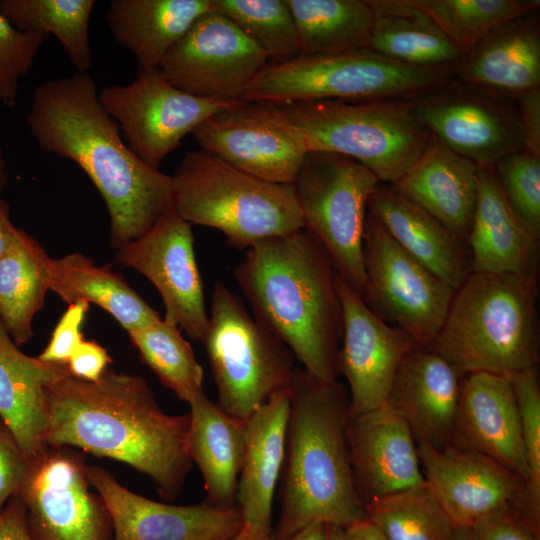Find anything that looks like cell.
Returning a JSON list of instances; mask_svg holds the SVG:
<instances>
[{
  "mask_svg": "<svg viewBox=\"0 0 540 540\" xmlns=\"http://www.w3.org/2000/svg\"><path fill=\"white\" fill-rule=\"evenodd\" d=\"M69 373L66 364L24 354L0 319V419L30 461L47 448V384Z\"/></svg>",
  "mask_w": 540,
  "mask_h": 540,
  "instance_id": "f1b7e54d",
  "label": "cell"
},
{
  "mask_svg": "<svg viewBox=\"0 0 540 540\" xmlns=\"http://www.w3.org/2000/svg\"><path fill=\"white\" fill-rule=\"evenodd\" d=\"M480 168L434 134L413 167L390 187L467 243L479 189Z\"/></svg>",
  "mask_w": 540,
  "mask_h": 540,
  "instance_id": "d4e9b609",
  "label": "cell"
},
{
  "mask_svg": "<svg viewBox=\"0 0 540 540\" xmlns=\"http://www.w3.org/2000/svg\"><path fill=\"white\" fill-rule=\"evenodd\" d=\"M515 217L540 239V156L526 150L510 154L492 168Z\"/></svg>",
  "mask_w": 540,
  "mask_h": 540,
  "instance_id": "b9f144b4",
  "label": "cell"
},
{
  "mask_svg": "<svg viewBox=\"0 0 540 540\" xmlns=\"http://www.w3.org/2000/svg\"><path fill=\"white\" fill-rule=\"evenodd\" d=\"M455 67L402 64L370 48L268 62L241 100L284 105L312 100L413 99L451 81Z\"/></svg>",
  "mask_w": 540,
  "mask_h": 540,
  "instance_id": "52a82bcc",
  "label": "cell"
},
{
  "mask_svg": "<svg viewBox=\"0 0 540 540\" xmlns=\"http://www.w3.org/2000/svg\"><path fill=\"white\" fill-rule=\"evenodd\" d=\"M18 230L11 221L8 203L0 195V261L14 243Z\"/></svg>",
  "mask_w": 540,
  "mask_h": 540,
  "instance_id": "f907efd6",
  "label": "cell"
},
{
  "mask_svg": "<svg viewBox=\"0 0 540 540\" xmlns=\"http://www.w3.org/2000/svg\"><path fill=\"white\" fill-rule=\"evenodd\" d=\"M48 447H72L147 475L163 500H176L192 467L190 414L159 406L139 375L107 369L92 382L67 375L47 384Z\"/></svg>",
  "mask_w": 540,
  "mask_h": 540,
  "instance_id": "7a4b0ae2",
  "label": "cell"
},
{
  "mask_svg": "<svg viewBox=\"0 0 540 540\" xmlns=\"http://www.w3.org/2000/svg\"><path fill=\"white\" fill-rule=\"evenodd\" d=\"M226 540H251L245 536H243L240 532L233 538L226 539Z\"/></svg>",
  "mask_w": 540,
  "mask_h": 540,
  "instance_id": "6f0895ef",
  "label": "cell"
},
{
  "mask_svg": "<svg viewBox=\"0 0 540 540\" xmlns=\"http://www.w3.org/2000/svg\"><path fill=\"white\" fill-rule=\"evenodd\" d=\"M48 276L49 289L64 302L93 303L108 312L127 332L162 318L119 273L109 266H97L80 253L51 258Z\"/></svg>",
  "mask_w": 540,
  "mask_h": 540,
  "instance_id": "d6a6232c",
  "label": "cell"
},
{
  "mask_svg": "<svg viewBox=\"0 0 540 540\" xmlns=\"http://www.w3.org/2000/svg\"><path fill=\"white\" fill-rule=\"evenodd\" d=\"M279 106L300 129L309 151L350 157L390 185L413 167L431 134L416 117L411 99H330Z\"/></svg>",
  "mask_w": 540,
  "mask_h": 540,
  "instance_id": "ba28073f",
  "label": "cell"
},
{
  "mask_svg": "<svg viewBox=\"0 0 540 540\" xmlns=\"http://www.w3.org/2000/svg\"><path fill=\"white\" fill-rule=\"evenodd\" d=\"M98 98L119 125L130 150L157 169L186 135L235 103L190 95L173 86L159 69L137 70L134 81L104 86Z\"/></svg>",
  "mask_w": 540,
  "mask_h": 540,
  "instance_id": "4fadbf2b",
  "label": "cell"
},
{
  "mask_svg": "<svg viewBox=\"0 0 540 540\" xmlns=\"http://www.w3.org/2000/svg\"><path fill=\"white\" fill-rule=\"evenodd\" d=\"M455 73L466 85L510 98L540 87L538 11L493 29L464 56Z\"/></svg>",
  "mask_w": 540,
  "mask_h": 540,
  "instance_id": "484cf974",
  "label": "cell"
},
{
  "mask_svg": "<svg viewBox=\"0 0 540 540\" xmlns=\"http://www.w3.org/2000/svg\"><path fill=\"white\" fill-rule=\"evenodd\" d=\"M118 263L145 276L158 290L164 320L191 339H203L209 322L191 225L174 208L141 237L116 249Z\"/></svg>",
  "mask_w": 540,
  "mask_h": 540,
  "instance_id": "e0dca14e",
  "label": "cell"
},
{
  "mask_svg": "<svg viewBox=\"0 0 540 540\" xmlns=\"http://www.w3.org/2000/svg\"><path fill=\"white\" fill-rule=\"evenodd\" d=\"M461 376L433 347L418 346L399 366L385 404L409 426L417 444H452Z\"/></svg>",
  "mask_w": 540,
  "mask_h": 540,
  "instance_id": "cb8c5ba5",
  "label": "cell"
},
{
  "mask_svg": "<svg viewBox=\"0 0 540 540\" xmlns=\"http://www.w3.org/2000/svg\"><path fill=\"white\" fill-rule=\"evenodd\" d=\"M88 309L87 302L70 303L53 330L47 346L37 358L46 363L67 364L75 349L84 340L81 328Z\"/></svg>",
  "mask_w": 540,
  "mask_h": 540,
  "instance_id": "ee69618b",
  "label": "cell"
},
{
  "mask_svg": "<svg viewBox=\"0 0 540 540\" xmlns=\"http://www.w3.org/2000/svg\"><path fill=\"white\" fill-rule=\"evenodd\" d=\"M467 244L471 273L537 279L539 240L513 214L492 168L479 172L478 196Z\"/></svg>",
  "mask_w": 540,
  "mask_h": 540,
  "instance_id": "4316f807",
  "label": "cell"
},
{
  "mask_svg": "<svg viewBox=\"0 0 540 540\" xmlns=\"http://www.w3.org/2000/svg\"><path fill=\"white\" fill-rule=\"evenodd\" d=\"M367 209L400 247L455 291L471 273L467 243L390 186L379 183Z\"/></svg>",
  "mask_w": 540,
  "mask_h": 540,
  "instance_id": "83f0119b",
  "label": "cell"
},
{
  "mask_svg": "<svg viewBox=\"0 0 540 540\" xmlns=\"http://www.w3.org/2000/svg\"><path fill=\"white\" fill-rule=\"evenodd\" d=\"M268 63L265 54L215 8L198 18L169 50L159 71L178 89L231 103Z\"/></svg>",
  "mask_w": 540,
  "mask_h": 540,
  "instance_id": "2e32d148",
  "label": "cell"
},
{
  "mask_svg": "<svg viewBox=\"0 0 540 540\" xmlns=\"http://www.w3.org/2000/svg\"><path fill=\"white\" fill-rule=\"evenodd\" d=\"M453 540H474L471 529L457 527L454 533Z\"/></svg>",
  "mask_w": 540,
  "mask_h": 540,
  "instance_id": "9f6ffc18",
  "label": "cell"
},
{
  "mask_svg": "<svg viewBox=\"0 0 540 540\" xmlns=\"http://www.w3.org/2000/svg\"><path fill=\"white\" fill-rule=\"evenodd\" d=\"M30 468V460L0 419V511L17 495Z\"/></svg>",
  "mask_w": 540,
  "mask_h": 540,
  "instance_id": "bcb514c9",
  "label": "cell"
},
{
  "mask_svg": "<svg viewBox=\"0 0 540 540\" xmlns=\"http://www.w3.org/2000/svg\"><path fill=\"white\" fill-rule=\"evenodd\" d=\"M335 273L305 229L256 243L233 271L254 318L326 382L337 381L342 337Z\"/></svg>",
  "mask_w": 540,
  "mask_h": 540,
  "instance_id": "3957f363",
  "label": "cell"
},
{
  "mask_svg": "<svg viewBox=\"0 0 540 540\" xmlns=\"http://www.w3.org/2000/svg\"><path fill=\"white\" fill-rule=\"evenodd\" d=\"M188 453L203 477L206 502L236 507V489L244 454L245 421L223 411L204 391L189 403Z\"/></svg>",
  "mask_w": 540,
  "mask_h": 540,
  "instance_id": "4dcf8cb0",
  "label": "cell"
},
{
  "mask_svg": "<svg viewBox=\"0 0 540 540\" xmlns=\"http://www.w3.org/2000/svg\"><path fill=\"white\" fill-rule=\"evenodd\" d=\"M201 150L260 179L292 185L308 146L279 105L239 100L194 131Z\"/></svg>",
  "mask_w": 540,
  "mask_h": 540,
  "instance_id": "5bb4252c",
  "label": "cell"
},
{
  "mask_svg": "<svg viewBox=\"0 0 540 540\" xmlns=\"http://www.w3.org/2000/svg\"><path fill=\"white\" fill-rule=\"evenodd\" d=\"M425 481L454 526L471 528L496 509L515 504L525 481L491 458L448 445L417 444Z\"/></svg>",
  "mask_w": 540,
  "mask_h": 540,
  "instance_id": "ffe728a7",
  "label": "cell"
},
{
  "mask_svg": "<svg viewBox=\"0 0 540 540\" xmlns=\"http://www.w3.org/2000/svg\"><path fill=\"white\" fill-rule=\"evenodd\" d=\"M517 403L528 479L514 504L530 527L539 535L540 529V384L537 367L507 376Z\"/></svg>",
  "mask_w": 540,
  "mask_h": 540,
  "instance_id": "60d3db41",
  "label": "cell"
},
{
  "mask_svg": "<svg viewBox=\"0 0 540 540\" xmlns=\"http://www.w3.org/2000/svg\"><path fill=\"white\" fill-rule=\"evenodd\" d=\"M108 351L94 340H83L67 362L69 373L87 381H98L111 362Z\"/></svg>",
  "mask_w": 540,
  "mask_h": 540,
  "instance_id": "7dc6e473",
  "label": "cell"
},
{
  "mask_svg": "<svg viewBox=\"0 0 540 540\" xmlns=\"http://www.w3.org/2000/svg\"><path fill=\"white\" fill-rule=\"evenodd\" d=\"M451 445L491 458L526 484L520 415L508 377L477 372L461 378Z\"/></svg>",
  "mask_w": 540,
  "mask_h": 540,
  "instance_id": "7402d4cb",
  "label": "cell"
},
{
  "mask_svg": "<svg viewBox=\"0 0 540 540\" xmlns=\"http://www.w3.org/2000/svg\"><path fill=\"white\" fill-rule=\"evenodd\" d=\"M379 180L356 160L308 151L293 182L304 229L327 253L335 272L360 295L365 284L363 234Z\"/></svg>",
  "mask_w": 540,
  "mask_h": 540,
  "instance_id": "30bf717a",
  "label": "cell"
},
{
  "mask_svg": "<svg viewBox=\"0 0 540 540\" xmlns=\"http://www.w3.org/2000/svg\"><path fill=\"white\" fill-rule=\"evenodd\" d=\"M511 99L449 81L411 100L430 133L480 169H488L524 150L518 108Z\"/></svg>",
  "mask_w": 540,
  "mask_h": 540,
  "instance_id": "9a60e30c",
  "label": "cell"
},
{
  "mask_svg": "<svg viewBox=\"0 0 540 540\" xmlns=\"http://www.w3.org/2000/svg\"><path fill=\"white\" fill-rule=\"evenodd\" d=\"M346 433L354 484L363 505L425 480L411 430L388 405L349 415Z\"/></svg>",
  "mask_w": 540,
  "mask_h": 540,
  "instance_id": "44dd1931",
  "label": "cell"
},
{
  "mask_svg": "<svg viewBox=\"0 0 540 540\" xmlns=\"http://www.w3.org/2000/svg\"><path fill=\"white\" fill-rule=\"evenodd\" d=\"M536 279L470 273L455 291L432 347L461 376H509L537 367Z\"/></svg>",
  "mask_w": 540,
  "mask_h": 540,
  "instance_id": "5b68a950",
  "label": "cell"
},
{
  "mask_svg": "<svg viewBox=\"0 0 540 540\" xmlns=\"http://www.w3.org/2000/svg\"><path fill=\"white\" fill-rule=\"evenodd\" d=\"M26 121L40 149L75 162L93 182L109 213L111 247L141 237L173 208L172 177L130 150L87 72L37 85Z\"/></svg>",
  "mask_w": 540,
  "mask_h": 540,
  "instance_id": "6da1fadb",
  "label": "cell"
},
{
  "mask_svg": "<svg viewBox=\"0 0 540 540\" xmlns=\"http://www.w3.org/2000/svg\"><path fill=\"white\" fill-rule=\"evenodd\" d=\"M86 474L110 513L113 540H226L242 529L237 507L158 502L130 491L103 467L87 464Z\"/></svg>",
  "mask_w": 540,
  "mask_h": 540,
  "instance_id": "d6986e66",
  "label": "cell"
},
{
  "mask_svg": "<svg viewBox=\"0 0 540 540\" xmlns=\"http://www.w3.org/2000/svg\"><path fill=\"white\" fill-rule=\"evenodd\" d=\"M50 257L23 229L0 261V319L16 345L33 336L32 321L49 289Z\"/></svg>",
  "mask_w": 540,
  "mask_h": 540,
  "instance_id": "836d02e7",
  "label": "cell"
},
{
  "mask_svg": "<svg viewBox=\"0 0 540 540\" xmlns=\"http://www.w3.org/2000/svg\"><path fill=\"white\" fill-rule=\"evenodd\" d=\"M84 452L48 447L30 468L18 493L33 540H113L107 506L86 474Z\"/></svg>",
  "mask_w": 540,
  "mask_h": 540,
  "instance_id": "7c38bea8",
  "label": "cell"
},
{
  "mask_svg": "<svg viewBox=\"0 0 540 540\" xmlns=\"http://www.w3.org/2000/svg\"><path fill=\"white\" fill-rule=\"evenodd\" d=\"M287 540H327V525L323 523L311 524Z\"/></svg>",
  "mask_w": 540,
  "mask_h": 540,
  "instance_id": "f5cc1de1",
  "label": "cell"
},
{
  "mask_svg": "<svg viewBox=\"0 0 540 540\" xmlns=\"http://www.w3.org/2000/svg\"><path fill=\"white\" fill-rule=\"evenodd\" d=\"M335 285L342 310L337 367L347 381L353 415L385 404L399 366L419 345L406 331L378 317L337 273Z\"/></svg>",
  "mask_w": 540,
  "mask_h": 540,
  "instance_id": "ac0fdd59",
  "label": "cell"
},
{
  "mask_svg": "<svg viewBox=\"0 0 540 540\" xmlns=\"http://www.w3.org/2000/svg\"><path fill=\"white\" fill-rule=\"evenodd\" d=\"M8 182V173H7V164L6 159L3 153V150L0 146V194L5 188Z\"/></svg>",
  "mask_w": 540,
  "mask_h": 540,
  "instance_id": "db71d44e",
  "label": "cell"
},
{
  "mask_svg": "<svg viewBox=\"0 0 540 540\" xmlns=\"http://www.w3.org/2000/svg\"><path fill=\"white\" fill-rule=\"evenodd\" d=\"M93 0H0V10L21 31L54 35L76 72L93 62L89 22Z\"/></svg>",
  "mask_w": 540,
  "mask_h": 540,
  "instance_id": "d590c367",
  "label": "cell"
},
{
  "mask_svg": "<svg viewBox=\"0 0 540 540\" xmlns=\"http://www.w3.org/2000/svg\"><path fill=\"white\" fill-rule=\"evenodd\" d=\"M470 529L474 540H539L513 504L487 514Z\"/></svg>",
  "mask_w": 540,
  "mask_h": 540,
  "instance_id": "f6af8a7d",
  "label": "cell"
},
{
  "mask_svg": "<svg viewBox=\"0 0 540 540\" xmlns=\"http://www.w3.org/2000/svg\"><path fill=\"white\" fill-rule=\"evenodd\" d=\"M289 410L287 388L245 420L235 504L243 522L240 533L251 540H271L273 498L285 456Z\"/></svg>",
  "mask_w": 540,
  "mask_h": 540,
  "instance_id": "603a6c76",
  "label": "cell"
},
{
  "mask_svg": "<svg viewBox=\"0 0 540 540\" xmlns=\"http://www.w3.org/2000/svg\"><path fill=\"white\" fill-rule=\"evenodd\" d=\"M213 0H113L106 22L114 39L136 58L138 70H158L169 50Z\"/></svg>",
  "mask_w": 540,
  "mask_h": 540,
  "instance_id": "f546056e",
  "label": "cell"
},
{
  "mask_svg": "<svg viewBox=\"0 0 540 540\" xmlns=\"http://www.w3.org/2000/svg\"><path fill=\"white\" fill-rule=\"evenodd\" d=\"M267 57L281 62L300 54L296 25L286 0H213Z\"/></svg>",
  "mask_w": 540,
  "mask_h": 540,
  "instance_id": "ab89813d",
  "label": "cell"
},
{
  "mask_svg": "<svg viewBox=\"0 0 540 540\" xmlns=\"http://www.w3.org/2000/svg\"><path fill=\"white\" fill-rule=\"evenodd\" d=\"M201 343L217 388V404L227 414L245 421L272 395L289 387L296 368L293 353L223 282L213 286Z\"/></svg>",
  "mask_w": 540,
  "mask_h": 540,
  "instance_id": "9c48e42d",
  "label": "cell"
},
{
  "mask_svg": "<svg viewBox=\"0 0 540 540\" xmlns=\"http://www.w3.org/2000/svg\"><path fill=\"white\" fill-rule=\"evenodd\" d=\"M294 19L299 55L369 48L374 20L368 0H286Z\"/></svg>",
  "mask_w": 540,
  "mask_h": 540,
  "instance_id": "e575fe53",
  "label": "cell"
},
{
  "mask_svg": "<svg viewBox=\"0 0 540 540\" xmlns=\"http://www.w3.org/2000/svg\"><path fill=\"white\" fill-rule=\"evenodd\" d=\"M0 540H33L21 497L12 496L0 511Z\"/></svg>",
  "mask_w": 540,
  "mask_h": 540,
  "instance_id": "681fc988",
  "label": "cell"
},
{
  "mask_svg": "<svg viewBox=\"0 0 540 540\" xmlns=\"http://www.w3.org/2000/svg\"><path fill=\"white\" fill-rule=\"evenodd\" d=\"M348 540H387L367 518L344 529Z\"/></svg>",
  "mask_w": 540,
  "mask_h": 540,
  "instance_id": "816d5d0a",
  "label": "cell"
},
{
  "mask_svg": "<svg viewBox=\"0 0 540 540\" xmlns=\"http://www.w3.org/2000/svg\"><path fill=\"white\" fill-rule=\"evenodd\" d=\"M127 333L143 362L180 400L189 403L203 391V368L177 326L161 318Z\"/></svg>",
  "mask_w": 540,
  "mask_h": 540,
  "instance_id": "74e56055",
  "label": "cell"
},
{
  "mask_svg": "<svg viewBox=\"0 0 540 540\" xmlns=\"http://www.w3.org/2000/svg\"><path fill=\"white\" fill-rule=\"evenodd\" d=\"M171 177L177 214L220 231L231 247L247 250L304 229L293 185L260 179L201 149L187 152Z\"/></svg>",
  "mask_w": 540,
  "mask_h": 540,
  "instance_id": "8992f818",
  "label": "cell"
},
{
  "mask_svg": "<svg viewBox=\"0 0 540 540\" xmlns=\"http://www.w3.org/2000/svg\"><path fill=\"white\" fill-rule=\"evenodd\" d=\"M327 540H348V538L343 528L327 525Z\"/></svg>",
  "mask_w": 540,
  "mask_h": 540,
  "instance_id": "11a10c76",
  "label": "cell"
},
{
  "mask_svg": "<svg viewBox=\"0 0 540 540\" xmlns=\"http://www.w3.org/2000/svg\"><path fill=\"white\" fill-rule=\"evenodd\" d=\"M48 36L21 31L0 10V101L14 107L20 78L27 74Z\"/></svg>",
  "mask_w": 540,
  "mask_h": 540,
  "instance_id": "7bdbcfd3",
  "label": "cell"
},
{
  "mask_svg": "<svg viewBox=\"0 0 540 540\" xmlns=\"http://www.w3.org/2000/svg\"><path fill=\"white\" fill-rule=\"evenodd\" d=\"M365 284L361 297L382 320L431 347L455 290L408 254L367 209L363 234Z\"/></svg>",
  "mask_w": 540,
  "mask_h": 540,
  "instance_id": "8fae6325",
  "label": "cell"
},
{
  "mask_svg": "<svg viewBox=\"0 0 540 540\" xmlns=\"http://www.w3.org/2000/svg\"><path fill=\"white\" fill-rule=\"evenodd\" d=\"M524 137V150L540 156V87L516 95Z\"/></svg>",
  "mask_w": 540,
  "mask_h": 540,
  "instance_id": "c3c4849f",
  "label": "cell"
},
{
  "mask_svg": "<svg viewBox=\"0 0 540 540\" xmlns=\"http://www.w3.org/2000/svg\"><path fill=\"white\" fill-rule=\"evenodd\" d=\"M288 390L281 511L271 540H287L314 523L345 529L366 518L350 464L345 387L296 367Z\"/></svg>",
  "mask_w": 540,
  "mask_h": 540,
  "instance_id": "277c9868",
  "label": "cell"
},
{
  "mask_svg": "<svg viewBox=\"0 0 540 540\" xmlns=\"http://www.w3.org/2000/svg\"><path fill=\"white\" fill-rule=\"evenodd\" d=\"M465 54L501 24L537 12L539 0H409Z\"/></svg>",
  "mask_w": 540,
  "mask_h": 540,
  "instance_id": "f35d334b",
  "label": "cell"
},
{
  "mask_svg": "<svg viewBox=\"0 0 540 540\" xmlns=\"http://www.w3.org/2000/svg\"><path fill=\"white\" fill-rule=\"evenodd\" d=\"M364 510L387 540H453L456 530L425 480L372 500Z\"/></svg>",
  "mask_w": 540,
  "mask_h": 540,
  "instance_id": "8d00e7d4",
  "label": "cell"
},
{
  "mask_svg": "<svg viewBox=\"0 0 540 540\" xmlns=\"http://www.w3.org/2000/svg\"><path fill=\"white\" fill-rule=\"evenodd\" d=\"M374 20L369 48L396 62L426 68L457 67L466 55L409 0H368Z\"/></svg>",
  "mask_w": 540,
  "mask_h": 540,
  "instance_id": "1f68e13d",
  "label": "cell"
}]
</instances>
